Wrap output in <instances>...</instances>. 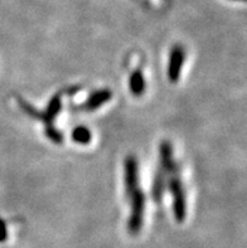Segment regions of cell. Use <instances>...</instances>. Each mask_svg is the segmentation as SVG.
<instances>
[{
	"label": "cell",
	"instance_id": "1",
	"mask_svg": "<svg viewBox=\"0 0 247 248\" xmlns=\"http://www.w3.org/2000/svg\"><path fill=\"white\" fill-rule=\"evenodd\" d=\"M6 226L3 220H0V242H4L6 241Z\"/></svg>",
	"mask_w": 247,
	"mask_h": 248
}]
</instances>
